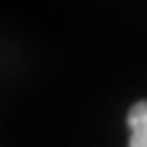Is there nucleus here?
Here are the masks:
<instances>
[{
  "instance_id": "obj_1",
  "label": "nucleus",
  "mask_w": 147,
  "mask_h": 147,
  "mask_svg": "<svg viewBox=\"0 0 147 147\" xmlns=\"http://www.w3.org/2000/svg\"><path fill=\"white\" fill-rule=\"evenodd\" d=\"M130 147H147V100H137L127 113Z\"/></svg>"
}]
</instances>
